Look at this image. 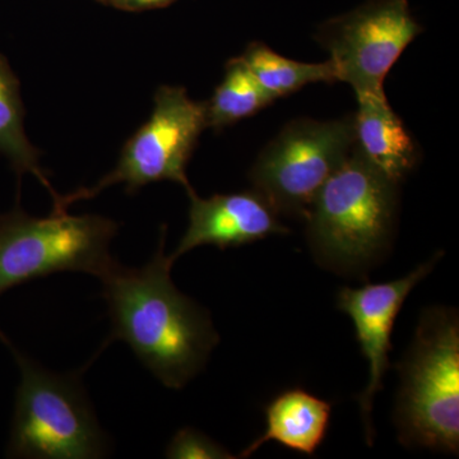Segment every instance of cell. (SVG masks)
Returning a JSON list of instances; mask_svg holds the SVG:
<instances>
[{
    "label": "cell",
    "instance_id": "obj_9",
    "mask_svg": "<svg viewBox=\"0 0 459 459\" xmlns=\"http://www.w3.org/2000/svg\"><path fill=\"white\" fill-rule=\"evenodd\" d=\"M440 255L442 253L422 263L402 279L383 283H367L359 289L343 287L338 292V309L351 318L362 355L369 362V380L367 388L359 397L365 437L369 446L373 444L376 435L371 418L374 398L383 388V380L389 368L391 336L395 319L407 296L431 273Z\"/></svg>",
    "mask_w": 459,
    "mask_h": 459
},
{
    "label": "cell",
    "instance_id": "obj_6",
    "mask_svg": "<svg viewBox=\"0 0 459 459\" xmlns=\"http://www.w3.org/2000/svg\"><path fill=\"white\" fill-rule=\"evenodd\" d=\"M207 126L205 102L189 98L183 87L161 86L155 95L150 119L126 142L113 171L91 188L60 195L53 211H66L68 205L96 197L114 184H126L128 193L157 181H174L192 192L186 166L199 135Z\"/></svg>",
    "mask_w": 459,
    "mask_h": 459
},
{
    "label": "cell",
    "instance_id": "obj_8",
    "mask_svg": "<svg viewBox=\"0 0 459 459\" xmlns=\"http://www.w3.org/2000/svg\"><path fill=\"white\" fill-rule=\"evenodd\" d=\"M421 31L407 0H377L325 23L318 40L338 82L350 84L356 96L380 95L386 74Z\"/></svg>",
    "mask_w": 459,
    "mask_h": 459
},
{
    "label": "cell",
    "instance_id": "obj_5",
    "mask_svg": "<svg viewBox=\"0 0 459 459\" xmlns=\"http://www.w3.org/2000/svg\"><path fill=\"white\" fill-rule=\"evenodd\" d=\"M117 232V223L107 217L53 211L39 219L17 204L0 214V296L59 272H83L101 280L117 264L110 255ZM5 338L0 331V341Z\"/></svg>",
    "mask_w": 459,
    "mask_h": 459
},
{
    "label": "cell",
    "instance_id": "obj_17",
    "mask_svg": "<svg viewBox=\"0 0 459 459\" xmlns=\"http://www.w3.org/2000/svg\"><path fill=\"white\" fill-rule=\"evenodd\" d=\"M124 5H129L133 8L153 7V5L162 4L169 0H119Z\"/></svg>",
    "mask_w": 459,
    "mask_h": 459
},
{
    "label": "cell",
    "instance_id": "obj_1",
    "mask_svg": "<svg viewBox=\"0 0 459 459\" xmlns=\"http://www.w3.org/2000/svg\"><path fill=\"white\" fill-rule=\"evenodd\" d=\"M165 240L164 226L147 264L129 268L117 262L102 277L111 322L102 349L123 341L162 385L181 389L204 369L220 336L210 313L172 282L174 263L165 255Z\"/></svg>",
    "mask_w": 459,
    "mask_h": 459
},
{
    "label": "cell",
    "instance_id": "obj_3",
    "mask_svg": "<svg viewBox=\"0 0 459 459\" xmlns=\"http://www.w3.org/2000/svg\"><path fill=\"white\" fill-rule=\"evenodd\" d=\"M394 425L402 446L459 452V318L452 307L424 310L398 365Z\"/></svg>",
    "mask_w": 459,
    "mask_h": 459
},
{
    "label": "cell",
    "instance_id": "obj_10",
    "mask_svg": "<svg viewBox=\"0 0 459 459\" xmlns=\"http://www.w3.org/2000/svg\"><path fill=\"white\" fill-rule=\"evenodd\" d=\"M188 197V229L169 255L171 263L198 247L225 250L290 232L279 221V213L255 190L201 198L193 189Z\"/></svg>",
    "mask_w": 459,
    "mask_h": 459
},
{
    "label": "cell",
    "instance_id": "obj_13",
    "mask_svg": "<svg viewBox=\"0 0 459 459\" xmlns=\"http://www.w3.org/2000/svg\"><path fill=\"white\" fill-rule=\"evenodd\" d=\"M0 153L7 157L18 179L26 172L38 178L53 197L54 204L60 195L51 186L47 174L39 164L38 148L27 138L25 132V108L21 99L20 81L11 65L0 54Z\"/></svg>",
    "mask_w": 459,
    "mask_h": 459
},
{
    "label": "cell",
    "instance_id": "obj_7",
    "mask_svg": "<svg viewBox=\"0 0 459 459\" xmlns=\"http://www.w3.org/2000/svg\"><path fill=\"white\" fill-rule=\"evenodd\" d=\"M353 147L352 117L287 124L262 151L249 179L279 214L305 219L325 181Z\"/></svg>",
    "mask_w": 459,
    "mask_h": 459
},
{
    "label": "cell",
    "instance_id": "obj_2",
    "mask_svg": "<svg viewBox=\"0 0 459 459\" xmlns=\"http://www.w3.org/2000/svg\"><path fill=\"white\" fill-rule=\"evenodd\" d=\"M397 188L352 148L304 219L314 259L340 274L362 273L379 261L394 238Z\"/></svg>",
    "mask_w": 459,
    "mask_h": 459
},
{
    "label": "cell",
    "instance_id": "obj_15",
    "mask_svg": "<svg viewBox=\"0 0 459 459\" xmlns=\"http://www.w3.org/2000/svg\"><path fill=\"white\" fill-rule=\"evenodd\" d=\"M274 100L261 84L240 56L226 65L225 77L214 91L212 99L205 102L207 126L221 131L226 126L270 107Z\"/></svg>",
    "mask_w": 459,
    "mask_h": 459
},
{
    "label": "cell",
    "instance_id": "obj_14",
    "mask_svg": "<svg viewBox=\"0 0 459 459\" xmlns=\"http://www.w3.org/2000/svg\"><path fill=\"white\" fill-rule=\"evenodd\" d=\"M249 71L272 99L292 95L313 83L338 82L331 60L303 63L289 59L263 42H252L240 56Z\"/></svg>",
    "mask_w": 459,
    "mask_h": 459
},
{
    "label": "cell",
    "instance_id": "obj_16",
    "mask_svg": "<svg viewBox=\"0 0 459 459\" xmlns=\"http://www.w3.org/2000/svg\"><path fill=\"white\" fill-rule=\"evenodd\" d=\"M165 455L172 459L237 458L225 446L193 428H183L172 437Z\"/></svg>",
    "mask_w": 459,
    "mask_h": 459
},
{
    "label": "cell",
    "instance_id": "obj_11",
    "mask_svg": "<svg viewBox=\"0 0 459 459\" xmlns=\"http://www.w3.org/2000/svg\"><path fill=\"white\" fill-rule=\"evenodd\" d=\"M352 115L353 150L389 181L400 186L415 169L419 153L412 135L389 105L385 93L361 95Z\"/></svg>",
    "mask_w": 459,
    "mask_h": 459
},
{
    "label": "cell",
    "instance_id": "obj_12",
    "mask_svg": "<svg viewBox=\"0 0 459 459\" xmlns=\"http://www.w3.org/2000/svg\"><path fill=\"white\" fill-rule=\"evenodd\" d=\"M331 415L329 402L303 388L282 392L265 407L264 433L244 449L240 458L250 457L267 442L313 455L325 442Z\"/></svg>",
    "mask_w": 459,
    "mask_h": 459
},
{
    "label": "cell",
    "instance_id": "obj_4",
    "mask_svg": "<svg viewBox=\"0 0 459 459\" xmlns=\"http://www.w3.org/2000/svg\"><path fill=\"white\" fill-rule=\"evenodd\" d=\"M21 370L7 457L98 459L110 444L87 397L81 373H53L18 351L8 341Z\"/></svg>",
    "mask_w": 459,
    "mask_h": 459
}]
</instances>
